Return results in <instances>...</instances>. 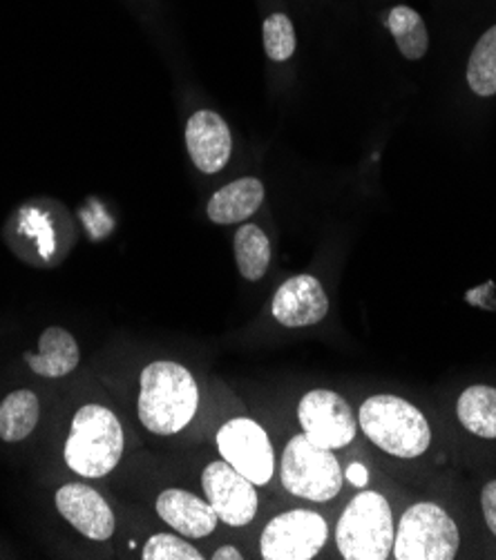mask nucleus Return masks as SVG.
Returning <instances> with one entry per match:
<instances>
[{
  "mask_svg": "<svg viewBox=\"0 0 496 560\" xmlns=\"http://www.w3.org/2000/svg\"><path fill=\"white\" fill-rule=\"evenodd\" d=\"M139 420L157 435L180 433L197 413L199 388L193 373L171 360H159L141 371Z\"/></svg>",
  "mask_w": 496,
  "mask_h": 560,
  "instance_id": "f257e3e1",
  "label": "nucleus"
},
{
  "mask_svg": "<svg viewBox=\"0 0 496 560\" xmlns=\"http://www.w3.org/2000/svg\"><path fill=\"white\" fill-rule=\"evenodd\" d=\"M362 433L384 454L412 460L423 456L431 444L427 418L399 396H371L358 411Z\"/></svg>",
  "mask_w": 496,
  "mask_h": 560,
  "instance_id": "f03ea898",
  "label": "nucleus"
},
{
  "mask_svg": "<svg viewBox=\"0 0 496 560\" xmlns=\"http://www.w3.org/2000/svg\"><path fill=\"white\" fill-rule=\"evenodd\" d=\"M124 446V427L117 416L101 405H85L72 420L64 458L74 474L103 478L119 465Z\"/></svg>",
  "mask_w": 496,
  "mask_h": 560,
  "instance_id": "7ed1b4c3",
  "label": "nucleus"
},
{
  "mask_svg": "<svg viewBox=\"0 0 496 560\" xmlns=\"http://www.w3.org/2000/svg\"><path fill=\"white\" fill-rule=\"evenodd\" d=\"M394 516L388 498L378 491L358 493L345 508L338 527V551L347 560H384L394 549Z\"/></svg>",
  "mask_w": 496,
  "mask_h": 560,
  "instance_id": "20e7f679",
  "label": "nucleus"
},
{
  "mask_svg": "<svg viewBox=\"0 0 496 560\" xmlns=\"http://www.w3.org/2000/svg\"><path fill=\"white\" fill-rule=\"evenodd\" d=\"M280 478L289 493L313 502H326L341 493L345 474L331 450L311 442L302 433L291 438L285 446Z\"/></svg>",
  "mask_w": 496,
  "mask_h": 560,
  "instance_id": "39448f33",
  "label": "nucleus"
},
{
  "mask_svg": "<svg viewBox=\"0 0 496 560\" xmlns=\"http://www.w3.org/2000/svg\"><path fill=\"white\" fill-rule=\"evenodd\" d=\"M459 542V527L443 508L416 502L401 518L392 551L399 560H452Z\"/></svg>",
  "mask_w": 496,
  "mask_h": 560,
  "instance_id": "423d86ee",
  "label": "nucleus"
},
{
  "mask_svg": "<svg viewBox=\"0 0 496 560\" xmlns=\"http://www.w3.org/2000/svg\"><path fill=\"white\" fill-rule=\"evenodd\" d=\"M326 521L309 510L275 516L262 532L264 560H311L326 542Z\"/></svg>",
  "mask_w": 496,
  "mask_h": 560,
  "instance_id": "0eeeda50",
  "label": "nucleus"
},
{
  "mask_svg": "<svg viewBox=\"0 0 496 560\" xmlns=\"http://www.w3.org/2000/svg\"><path fill=\"white\" fill-rule=\"evenodd\" d=\"M217 450L222 458L253 485L273 478L275 454L266 431L251 418H233L217 431Z\"/></svg>",
  "mask_w": 496,
  "mask_h": 560,
  "instance_id": "6e6552de",
  "label": "nucleus"
},
{
  "mask_svg": "<svg viewBox=\"0 0 496 560\" xmlns=\"http://www.w3.org/2000/svg\"><path fill=\"white\" fill-rule=\"evenodd\" d=\"M298 420L304 435L326 450H343L356 438L354 409L336 390H309L298 405Z\"/></svg>",
  "mask_w": 496,
  "mask_h": 560,
  "instance_id": "1a4fd4ad",
  "label": "nucleus"
},
{
  "mask_svg": "<svg viewBox=\"0 0 496 560\" xmlns=\"http://www.w3.org/2000/svg\"><path fill=\"white\" fill-rule=\"evenodd\" d=\"M206 500L212 505L219 521L229 527H244L257 514L255 485L242 476L227 460L210 463L201 474Z\"/></svg>",
  "mask_w": 496,
  "mask_h": 560,
  "instance_id": "9d476101",
  "label": "nucleus"
},
{
  "mask_svg": "<svg viewBox=\"0 0 496 560\" xmlns=\"http://www.w3.org/2000/svg\"><path fill=\"white\" fill-rule=\"evenodd\" d=\"M186 150L199 173H222L233 152L231 128L217 112L199 109L186 124Z\"/></svg>",
  "mask_w": 496,
  "mask_h": 560,
  "instance_id": "9b49d317",
  "label": "nucleus"
},
{
  "mask_svg": "<svg viewBox=\"0 0 496 560\" xmlns=\"http://www.w3.org/2000/svg\"><path fill=\"white\" fill-rule=\"evenodd\" d=\"M57 510L59 514L85 538L107 540L113 538L117 521L105 498L81 482L64 485L57 491Z\"/></svg>",
  "mask_w": 496,
  "mask_h": 560,
  "instance_id": "f8f14e48",
  "label": "nucleus"
},
{
  "mask_svg": "<svg viewBox=\"0 0 496 560\" xmlns=\"http://www.w3.org/2000/svg\"><path fill=\"white\" fill-rule=\"evenodd\" d=\"M273 317L287 328L320 324L328 313V298L313 275H296L273 298Z\"/></svg>",
  "mask_w": 496,
  "mask_h": 560,
  "instance_id": "ddd939ff",
  "label": "nucleus"
},
{
  "mask_svg": "<svg viewBox=\"0 0 496 560\" xmlns=\"http://www.w3.org/2000/svg\"><path fill=\"white\" fill-rule=\"evenodd\" d=\"M154 508L165 525H171L177 534L188 538H204L212 534L219 521L208 500H201L184 489H165L159 493Z\"/></svg>",
  "mask_w": 496,
  "mask_h": 560,
  "instance_id": "4468645a",
  "label": "nucleus"
},
{
  "mask_svg": "<svg viewBox=\"0 0 496 560\" xmlns=\"http://www.w3.org/2000/svg\"><path fill=\"white\" fill-rule=\"evenodd\" d=\"M25 362L36 375L66 377L79 366L81 351L70 330L61 326H49L41 335L38 353H25Z\"/></svg>",
  "mask_w": 496,
  "mask_h": 560,
  "instance_id": "2eb2a0df",
  "label": "nucleus"
},
{
  "mask_svg": "<svg viewBox=\"0 0 496 560\" xmlns=\"http://www.w3.org/2000/svg\"><path fill=\"white\" fill-rule=\"evenodd\" d=\"M264 201V186L255 177H244L219 188L208 201V219L219 226H231L253 217Z\"/></svg>",
  "mask_w": 496,
  "mask_h": 560,
  "instance_id": "dca6fc26",
  "label": "nucleus"
},
{
  "mask_svg": "<svg viewBox=\"0 0 496 560\" xmlns=\"http://www.w3.org/2000/svg\"><path fill=\"white\" fill-rule=\"evenodd\" d=\"M457 416L470 433L496 440V388L485 384L465 388L457 402Z\"/></svg>",
  "mask_w": 496,
  "mask_h": 560,
  "instance_id": "f3484780",
  "label": "nucleus"
},
{
  "mask_svg": "<svg viewBox=\"0 0 496 560\" xmlns=\"http://www.w3.org/2000/svg\"><path fill=\"white\" fill-rule=\"evenodd\" d=\"M41 405L34 390L21 388L0 402V440L21 442L38 424Z\"/></svg>",
  "mask_w": 496,
  "mask_h": 560,
  "instance_id": "a211bd4d",
  "label": "nucleus"
},
{
  "mask_svg": "<svg viewBox=\"0 0 496 560\" xmlns=\"http://www.w3.org/2000/svg\"><path fill=\"white\" fill-rule=\"evenodd\" d=\"M401 54L407 61H418L429 49V34L420 14L407 5H396L384 21Z\"/></svg>",
  "mask_w": 496,
  "mask_h": 560,
  "instance_id": "6ab92c4d",
  "label": "nucleus"
},
{
  "mask_svg": "<svg viewBox=\"0 0 496 560\" xmlns=\"http://www.w3.org/2000/svg\"><path fill=\"white\" fill-rule=\"evenodd\" d=\"M235 261L244 279L259 282L270 264V242L255 223H244L235 233Z\"/></svg>",
  "mask_w": 496,
  "mask_h": 560,
  "instance_id": "aec40b11",
  "label": "nucleus"
},
{
  "mask_svg": "<svg viewBox=\"0 0 496 560\" xmlns=\"http://www.w3.org/2000/svg\"><path fill=\"white\" fill-rule=\"evenodd\" d=\"M468 85L478 96L496 94V25L476 40L470 54Z\"/></svg>",
  "mask_w": 496,
  "mask_h": 560,
  "instance_id": "412c9836",
  "label": "nucleus"
},
{
  "mask_svg": "<svg viewBox=\"0 0 496 560\" xmlns=\"http://www.w3.org/2000/svg\"><path fill=\"white\" fill-rule=\"evenodd\" d=\"M262 38H264V51L270 61L285 63L296 54V30L287 14L275 12L270 14L262 25Z\"/></svg>",
  "mask_w": 496,
  "mask_h": 560,
  "instance_id": "4be33fe9",
  "label": "nucleus"
},
{
  "mask_svg": "<svg viewBox=\"0 0 496 560\" xmlns=\"http://www.w3.org/2000/svg\"><path fill=\"white\" fill-rule=\"evenodd\" d=\"M143 560H201V551L195 545L177 538L175 534H154L141 551Z\"/></svg>",
  "mask_w": 496,
  "mask_h": 560,
  "instance_id": "5701e85b",
  "label": "nucleus"
},
{
  "mask_svg": "<svg viewBox=\"0 0 496 560\" xmlns=\"http://www.w3.org/2000/svg\"><path fill=\"white\" fill-rule=\"evenodd\" d=\"M481 508H483V516H485L489 532L496 536V480L485 485V489L481 493Z\"/></svg>",
  "mask_w": 496,
  "mask_h": 560,
  "instance_id": "b1692460",
  "label": "nucleus"
},
{
  "mask_svg": "<svg viewBox=\"0 0 496 560\" xmlns=\"http://www.w3.org/2000/svg\"><path fill=\"white\" fill-rule=\"evenodd\" d=\"M345 478H347L354 487H365V485H367V480H369V471H367V467H365V465L354 463V465H349V467H347Z\"/></svg>",
  "mask_w": 496,
  "mask_h": 560,
  "instance_id": "393cba45",
  "label": "nucleus"
},
{
  "mask_svg": "<svg viewBox=\"0 0 496 560\" xmlns=\"http://www.w3.org/2000/svg\"><path fill=\"white\" fill-rule=\"evenodd\" d=\"M242 558H244L242 551L235 549V547H231V545L219 547V549L212 553V560H242Z\"/></svg>",
  "mask_w": 496,
  "mask_h": 560,
  "instance_id": "a878e982",
  "label": "nucleus"
}]
</instances>
